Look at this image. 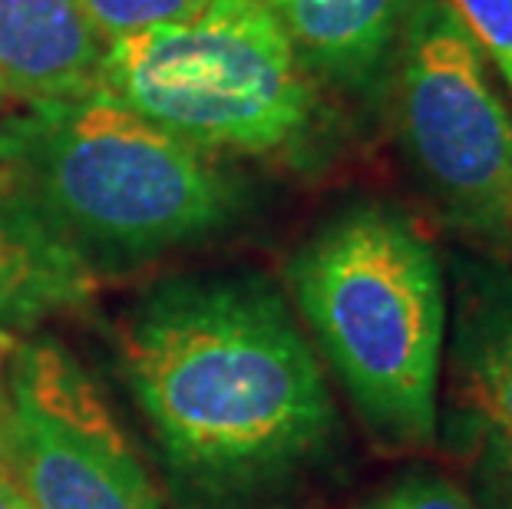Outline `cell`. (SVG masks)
Listing matches in <instances>:
<instances>
[{
	"label": "cell",
	"instance_id": "8fae6325",
	"mask_svg": "<svg viewBox=\"0 0 512 509\" xmlns=\"http://www.w3.org/2000/svg\"><path fill=\"white\" fill-rule=\"evenodd\" d=\"M205 4L209 0H83L86 14L106 43L162 24H176Z\"/></svg>",
	"mask_w": 512,
	"mask_h": 509
},
{
	"label": "cell",
	"instance_id": "5bb4252c",
	"mask_svg": "<svg viewBox=\"0 0 512 509\" xmlns=\"http://www.w3.org/2000/svg\"><path fill=\"white\" fill-rule=\"evenodd\" d=\"M0 509H34L27 503V496L20 493V486L14 483V476L7 470H0Z\"/></svg>",
	"mask_w": 512,
	"mask_h": 509
},
{
	"label": "cell",
	"instance_id": "277c9868",
	"mask_svg": "<svg viewBox=\"0 0 512 509\" xmlns=\"http://www.w3.org/2000/svg\"><path fill=\"white\" fill-rule=\"evenodd\" d=\"M103 86L212 156L275 153L314 116L311 73L268 0H209L176 24L110 40Z\"/></svg>",
	"mask_w": 512,
	"mask_h": 509
},
{
	"label": "cell",
	"instance_id": "52a82bcc",
	"mask_svg": "<svg viewBox=\"0 0 512 509\" xmlns=\"http://www.w3.org/2000/svg\"><path fill=\"white\" fill-rule=\"evenodd\" d=\"M93 288L86 258L0 169V364L50 314L86 305Z\"/></svg>",
	"mask_w": 512,
	"mask_h": 509
},
{
	"label": "cell",
	"instance_id": "3957f363",
	"mask_svg": "<svg viewBox=\"0 0 512 509\" xmlns=\"http://www.w3.org/2000/svg\"><path fill=\"white\" fill-rule=\"evenodd\" d=\"M308 328L370 427L430 440L446 331L437 252L407 215L361 202L324 222L291 258Z\"/></svg>",
	"mask_w": 512,
	"mask_h": 509
},
{
	"label": "cell",
	"instance_id": "9c48e42d",
	"mask_svg": "<svg viewBox=\"0 0 512 509\" xmlns=\"http://www.w3.org/2000/svg\"><path fill=\"white\" fill-rule=\"evenodd\" d=\"M311 77L364 90L400 43L413 0H268Z\"/></svg>",
	"mask_w": 512,
	"mask_h": 509
},
{
	"label": "cell",
	"instance_id": "2e32d148",
	"mask_svg": "<svg viewBox=\"0 0 512 509\" xmlns=\"http://www.w3.org/2000/svg\"><path fill=\"white\" fill-rule=\"evenodd\" d=\"M0 106H4V93H0Z\"/></svg>",
	"mask_w": 512,
	"mask_h": 509
},
{
	"label": "cell",
	"instance_id": "8992f818",
	"mask_svg": "<svg viewBox=\"0 0 512 509\" xmlns=\"http://www.w3.org/2000/svg\"><path fill=\"white\" fill-rule=\"evenodd\" d=\"M4 463L34 509H159L146 470L80 364L27 338L4 364Z\"/></svg>",
	"mask_w": 512,
	"mask_h": 509
},
{
	"label": "cell",
	"instance_id": "9a60e30c",
	"mask_svg": "<svg viewBox=\"0 0 512 509\" xmlns=\"http://www.w3.org/2000/svg\"><path fill=\"white\" fill-rule=\"evenodd\" d=\"M4 414H7V391H4V364H0V470H7V463H4Z\"/></svg>",
	"mask_w": 512,
	"mask_h": 509
},
{
	"label": "cell",
	"instance_id": "7c38bea8",
	"mask_svg": "<svg viewBox=\"0 0 512 509\" xmlns=\"http://www.w3.org/2000/svg\"><path fill=\"white\" fill-rule=\"evenodd\" d=\"M470 30L476 47L483 50L489 67H496L512 93V0H450Z\"/></svg>",
	"mask_w": 512,
	"mask_h": 509
},
{
	"label": "cell",
	"instance_id": "6da1fadb",
	"mask_svg": "<svg viewBox=\"0 0 512 509\" xmlns=\"http://www.w3.org/2000/svg\"><path fill=\"white\" fill-rule=\"evenodd\" d=\"M119 351L172 483L209 503L285 476L334 427L314 351L258 275L162 281Z\"/></svg>",
	"mask_w": 512,
	"mask_h": 509
},
{
	"label": "cell",
	"instance_id": "ba28073f",
	"mask_svg": "<svg viewBox=\"0 0 512 509\" xmlns=\"http://www.w3.org/2000/svg\"><path fill=\"white\" fill-rule=\"evenodd\" d=\"M106 40L83 0H0L4 103L80 96L103 83Z\"/></svg>",
	"mask_w": 512,
	"mask_h": 509
},
{
	"label": "cell",
	"instance_id": "5b68a950",
	"mask_svg": "<svg viewBox=\"0 0 512 509\" xmlns=\"http://www.w3.org/2000/svg\"><path fill=\"white\" fill-rule=\"evenodd\" d=\"M400 143L456 225L512 242V110L450 0H413L400 34Z\"/></svg>",
	"mask_w": 512,
	"mask_h": 509
},
{
	"label": "cell",
	"instance_id": "7a4b0ae2",
	"mask_svg": "<svg viewBox=\"0 0 512 509\" xmlns=\"http://www.w3.org/2000/svg\"><path fill=\"white\" fill-rule=\"evenodd\" d=\"M0 169L90 268L205 242L242 212V182L106 86L0 116Z\"/></svg>",
	"mask_w": 512,
	"mask_h": 509
},
{
	"label": "cell",
	"instance_id": "30bf717a",
	"mask_svg": "<svg viewBox=\"0 0 512 509\" xmlns=\"http://www.w3.org/2000/svg\"><path fill=\"white\" fill-rule=\"evenodd\" d=\"M460 361L473 407L512 467V275L486 285L466 311Z\"/></svg>",
	"mask_w": 512,
	"mask_h": 509
},
{
	"label": "cell",
	"instance_id": "4fadbf2b",
	"mask_svg": "<svg viewBox=\"0 0 512 509\" xmlns=\"http://www.w3.org/2000/svg\"><path fill=\"white\" fill-rule=\"evenodd\" d=\"M364 509H479L463 490H456L453 483L443 480H407L387 490L384 496H377L374 503Z\"/></svg>",
	"mask_w": 512,
	"mask_h": 509
}]
</instances>
